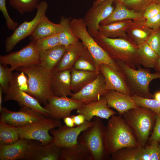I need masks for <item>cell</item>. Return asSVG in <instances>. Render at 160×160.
I'll use <instances>...</instances> for the list:
<instances>
[{
	"instance_id": "cell-24",
	"label": "cell",
	"mask_w": 160,
	"mask_h": 160,
	"mask_svg": "<svg viewBox=\"0 0 160 160\" xmlns=\"http://www.w3.org/2000/svg\"><path fill=\"white\" fill-rule=\"evenodd\" d=\"M85 47L79 41L67 47L62 58L54 70L62 71L71 69L77 60L83 53Z\"/></svg>"
},
{
	"instance_id": "cell-26",
	"label": "cell",
	"mask_w": 160,
	"mask_h": 160,
	"mask_svg": "<svg viewBox=\"0 0 160 160\" xmlns=\"http://www.w3.org/2000/svg\"><path fill=\"white\" fill-rule=\"evenodd\" d=\"M145 20H133L126 29L128 38L136 46L145 42L153 30L146 25Z\"/></svg>"
},
{
	"instance_id": "cell-8",
	"label": "cell",
	"mask_w": 160,
	"mask_h": 160,
	"mask_svg": "<svg viewBox=\"0 0 160 160\" xmlns=\"http://www.w3.org/2000/svg\"><path fill=\"white\" fill-rule=\"evenodd\" d=\"M62 126L59 119L50 117L28 125L15 128L20 139L36 140L41 142L42 145H45L50 143L53 140L49 131Z\"/></svg>"
},
{
	"instance_id": "cell-33",
	"label": "cell",
	"mask_w": 160,
	"mask_h": 160,
	"mask_svg": "<svg viewBox=\"0 0 160 160\" xmlns=\"http://www.w3.org/2000/svg\"><path fill=\"white\" fill-rule=\"evenodd\" d=\"M69 18L61 17L59 23L61 28L59 33L60 45L67 47L70 45L79 41V39L72 30Z\"/></svg>"
},
{
	"instance_id": "cell-21",
	"label": "cell",
	"mask_w": 160,
	"mask_h": 160,
	"mask_svg": "<svg viewBox=\"0 0 160 160\" xmlns=\"http://www.w3.org/2000/svg\"><path fill=\"white\" fill-rule=\"evenodd\" d=\"M109 108L115 109L120 115L138 106L131 96L114 90H109L104 95Z\"/></svg>"
},
{
	"instance_id": "cell-45",
	"label": "cell",
	"mask_w": 160,
	"mask_h": 160,
	"mask_svg": "<svg viewBox=\"0 0 160 160\" xmlns=\"http://www.w3.org/2000/svg\"><path fill=\"white\" fill-rule=\"evenodd\" d=\"M160 13V5L153 3L148 6L143 14V17L146 20Z\"/></svg>"
},
{
	"instance_id": "cell-31",
	"label": "cell",
	"mask_w": 160,
	"mask_h": 160,
	"mask_svg": "<svg viewBox=\"0 0 160 160\" xmlns=\"http://www.w3.org/2000/svg\"><path fill=\"white\" fill-rule=\"evenodd\" d=\"M59 160H92L87 148L78 143L70 147L62 148Z\"/></svg>"
},
{
	"instance_id": "cell-17",
	"label": "cell",
	"mask_w": 160,
	"mask_h": 160,
	"mask_svg": "<svg viewBox=\"0 0 160 160\" xmlns=\"http://www.w3.org/2000/svg\"><path fill=\"white\" fill-rule=\"evenodd\" d=\"M114 1L105 0L88 10L83 19L89 32L92 30L98 31L100 22L108 17L113 10V3Z\"/></svg>"
},
{
	"instance_id": "cell-11",
	"label": "cell",
	"mask_w": 160,
	"mask_h": 160,
	"mask_svg": "<svg viewBox=\"0 0 160 160\" xmlns=\"http://www.w3.org/2000/svg\"><path fill=\"white\" fill-rule=\"evenodd\" d=\"M16 74L13 77L8 88L4 92L5 102L13 100L17 102L22 107H29L43 116H49L47 109L43 107L35 98L19 88L16 80Z\"/></svg>"
},
{
	"instance_id": "cell-10",
	"label": "cell",
	"mask_w": 160,
	"mask_h": 160,
	"mask_svg": "<svg viewBox=\"0 0 160 160\" xmlns=\"http://www.w3.org/2000/svg\"><path fill=\"white\" fill-rule=\"evenodd\" d=\"M48 7L47 2L44 1H41L33 18L29 21H25L16 28L10 36L6 38L5 48L7 52L11 51L20 41L31 35L39 22L46 16Z\"/></svg>"
},
{
	"instance_id": "cell-2",
	"label": "cell",
	"mask_w": 160,
	"mask_h": 160,
	"mask_svg": "<svg viewBox=\"0 0 160 160\" xmlns=\"http://www.w3.org/2000/svg\"><path fill=\"white\" fill-rule=\"evenodd\" d=\"M116 114L108 119L105 128L106 146L110 155L124 148L139 145L132 130L122 116Z\"/></svg>"
},
{
	"instance_id": "cell-51",
	"label": "cell",
	"mask_w": 160,
	"mask_h": 160,
	"mask_svg": "<svg viewBox=\"0 0 160 160\" xmlns=\"http://www.w3.org/2000/svg\"><path fill=\"white\" fill-rule=\"evenodd\" d=\"M3 92V90L2 88L0 87V110L2 108L1 105L2 101V92Z\"/></svg>"
},
{
	"instance_id": "cell-13",
	"label": "cell",
	"mask_w": 160,
	"mask_h": 160,
	"mask_svg": "<svg viewBox=\"0 0 160 160\" xmlns=\"http://www.w3.org/2000/svg\"><path fill=\"white\" fill-rule=\"evenodd\" d=\"M84 103L68 97H58L54 95L49 97L44 108L47 110L49 116L59 119L71 116L72 111L77 110Z\"/></svg>"
},
{
	"instance_id": "cell-27",
	"label": "cell",
	"mask_w": 160,
	"mask_h": 160,
	"mask_svg": "<svg viewBox=\"0 0 160 160\" xmlns=\"http://www.w3.org/2000/svg\"><path fill=\"white\" fill-rule=\"evenodd\" d=\"M132 21L127 20L115 21L105 25H100L98 31L107 37L129 39L126 33V29Z\"/></svg>"
},
{
	"instance_id": "cell-3",
	"label": "cell",
	"mask_w": 160,
	"mask_h": 160,
	"mask_svg": "<svg viewBox=\"0 0 160 160\" xmlns=\"http://www.w3.org/2000/svg\"><path fill=\"white\" fill-rule=\"evenodd\" d=\"M156 115L152 110L138 106L121 115L132 130L139 145L145 147L153 131Z\"/></svg>"
},
{
	"instance_id": "cell-39",
	"label": "cell",
	"mask_w": 160,
	"mask_h": 160,
	"mask_svg": "<svg viewBox=\"0 0 160 160\" xmlns=\"http://www.w3.org/2000/svg\"><path fill=\"white\" fill-rule=\"evenodd\" d=\"M153 1V0H125L122 3L128 9L143 14Z\"/></svg>"
},
{
	"instance_id": "cell-35",
	"label": "cell",
	"mask_w": 160,
	"mask_h": 160,
	"mask_svg": "<svg viewBox=\"0 0 160 160\" xmlns=\"http://www.w3.org/2000/svg\"><path fill=\"white\" fill-rule=\"evenodd\" d=\"M41 0H9L10 6L23 15L37 9Z\"/></svg>"
},
{
	"instance_id": "cell-56",
	"label": "cell",
	"mask_w": 160,
	"mask_h": 160,
	"mask_svg": "<svg viewBox=\"0 0 160 160\" xmlns=\"http://www.w3.org/2000/svg\"><path fill=\"white\" fill-rule=\"evenodd\" d=\"M159 144H160V142H159Z\"/></svg>"
},
{
	"instance_id": "cell-52",
	"label": "cell",
	"mask_w": 160,
	"mask_h": 160,
	"mask_svg": "<svg viewBox=\"0 0 160 160\" xmlns=\"http://www.w3.org/2000/svg\"><path fill=\"white\" fill-rule=\"evenodd\" d=\"M105 0H95L93 2L92 7L95 6Z\"/></svg>"
},
{
	"instance_id": "cell-37",
	"label": "cell",
	"mask_w": 160,
	"mask_h": 160,
	"mask_svg": "<svg viewBox=\"0 0 160 160\" xmlns=\"http://www.w3.org/2000/svg\"><path fill=\"white\" fill-rule=\"evenodd\" d=\"M59 33L40 39H34L39 51V52L44 51L60 45Z\"/></svg>"
},
{
	"instance_id": "cell-22",
	"label": "cell",
	"mask_w": 160,
	"mask_h": 160,
	"mask_svg": "<svg viewBox=\"0 0 160 160\" xmlns=\"http://www.w3.org/2000/svg\"><path fill=\"white\" fill-rule=\"evenodd\" d=\"M31 143L30 140L20 139L11 144L0 145V160L23 159Z\"/></svg>"
},
{
	"instance_id": "cell-48",
	"label": "cell",
	"mask_w": 160,
	"mask_h": 160,
	"mask_svg": "<svg viewBox=\"0 0 160 160\" xmlns=\"http://www.w3.org/2000/svg\"><path fill=\"white\" fill-rule=\"evenodd\" d=\"M73 119L75 126H79L84 124L86 121L84 116L82 114L71 116Z\"/></svg>"
},
{
	"instance_id": "cell-55",
	"label": "cell",
	"mask_w": 160,
	"mask_h": 160,
	"mask_svg": "<svg viewBox=\"0 0 160 160\" xmlns=\"http://www.w3.org/2000/svg\"><path fill=\"white\" fill-rule=\"evenodd\" d=\"M125 0H114V2L116 3H122Z\"/></svg>"
},
{
	"instance_id": "cell-19",
	"label": "cell",
	"mask_w": 160,
	"mask_h": 160,
	"mask_svg": "<svg viewBox=\"0 0 160 160\" xmlns=\"http://www.w3.org/2000/svg\"><path fill=\"white\" fill-rule=\"evenodd\" d=\"M62 148L52 142L45 145L31 143L23 159L27 160H59Z\"/></svg>"
},
{
	"instance_id": "cell-38",
	"label": "cell",
	"mask_w": 160,
	"mask_h": 160,
	"mask_svg": "<svg viewBox=\"0 0 160 160\" xmlns=\"http://www.w3.org/2000/svg\"><path fill=\"white\" fill-rule=\"evenodd\" d=\"M131 97L139 106L149 109L156 113H160V101L154 98H147L132 95Z\"/></svg>"
},
{
	"instance_id": "cell-9",
	"label": "cell",
	"mask_w": 160,
	"mask_h": 160,
	"mask_svg": "<svg viewBox=\"0 0 160 160\" xmlns=\"http://www.w3.org/2000/svg\"><path fill=\"white\" fill-rule=\"evenodd\" d=\"M39 52L34 39L21 50L0 57V64L9 65L12 71L17 68L39 64Z\"/></svg>"
},
{
	"instance_id": "cell-47",
	"label": "cell",
	"mask_w": 160,
	"mask_h": 160,
	"mask_svg": "<svg viewBox=\"0 0 160 160\" xmlns=\"http://www.w3.org/2000/svg\"><path fill=\"white\" fill-rule=\"evenodd\" d=\"M146 25L153 30H156L160 28V13L156 16L145 20Z\"/></svg>"
},
{
	"instance_id": "cell-14",
	"label": "cell",
	"mask_w": 160,
	"mask_h": 160,
	"mask_svg": "<svg viewBox=\"0 0 160 160\" xmlns=\"http://www.w3.org/2000/svg\"><path fill=\"white\" fill-rule=\"evenodd\" d=\"M93 123V121H86L83 124L76 127H69L65 125L51 129L50 132L53 136L52 142L62 148L72 146L78 143V137L82 132Z\"/></svg>"
},
{
	"instance_id": "cell-41",
	"label": "cell",
	"mask_w": 160,
	"mask_h": 160,
	"mask_svg": "<svg viewBox=\"0 0 160 160\" xmlns=\"http://www.w3.org/2000/svg\"><path fill=\"white\" fill-rule=\"evenodd\" d=\"M159 55L160 53V28L153 30L145 41Z\"/></svg>"
},
{
	"instance_id": "cell-15",
	"label": "cell",
	"mask_w": 160,
	"mask_h": 160,
	"mask_svg": "<svg viewBox=\"0 0 160 160\" xmlns=\"http://www.w3.org/2000/svg\"><path fill=\"white\" fill-rule=\"evenodd\" d=\"M108 91L105 87L103 76L100 72L94 80L80 91L72 93L70 97L86 104L100 100Z\"/></svg>"
},
{
	"instance_id": "cell-30",
	"label": "cell",
	"mask_w": 160,
	"mask_h": 160,
	"mask_svg": "<svg viewBox=\"0 0 160 160\" xmlns=\"http://www.w3.org/2000/svg\"><path fill=\"white\" fill-rule=\"evenodd\" d=\"M137 47L140 65L146 68H155L158 63L159 55L146 42L139 44Z\"/></svg>"
},
{
	"instance_id": "cell-53",
	"label": "cell",
	"mask_w": 160,
	"mask_h": 160,
	"mask_svg": "<svg viewBox=\"0 0 160 160\" xmlns=\"http://www.w3.org/2000/svg\"><path fill=\"white\" fill-rule=\"evenodd\" d=\"M157 71H160V53L159 55V57L157 65L154 68Z\"/></svg>"
},
{
	"instance_id": "cell-4",
	"label": "cell",
	"mask_w": 160,
	"mask_h": 160,
	"mask_svg": "<svg viewBox=\"0 0 160 160\" xmlns=\"http://www.w3.org/2000/svg\"><path fill=\"white\" fill-rule=\"evenodd\" d=\"M116 62L124 76L132 95L145 98H154L153 95L150 92L149 85L153 80L160 79V71L152 73L148 69L143 68L140 66L136 70L121 61Z\"/></svg>"
},
{
	"instance_id": "cell-49",
	"label": "cell",
	"mask_w": 160,
	"mask_h": 160,
	"mask_svg": "<svg viewBox=\"0 0 160 160\" xmlns=\"http://www.w3.org/2000/svg\"><path fill=\"white\" fill-rule=\"evenodd\" d=\"M63 119L66 126L69 127H73L75 126L73 120L71 116L66 117Z\"/></svg>"
},
{
	"instance_id": "cell-43",
	"label": "cell",
	"mask_w": 160,
	"mask_h": 160,
	"mask_svg": "<svg viewBox=\"0 0 160 160\" xmlns=\"http://www.w3.org/2000/svg\"><path fill=\"white\" fill-rule=\"evenodd\" d=\"M149 152L150 160H160V144L157 141L148 143L145 146Z\"/></svg>"
},
{
	"instance_id": "cell-46",
	"label": "cell",
	"mask_w": 160,
	"mask_h": 160,
	"mask_svg": "<svg viewBox=\"0 0 160 160\" xmlns=\"http://www.w3.org/2000/svg\"><path fill=\"white\" fill-rule=\"evenodd\" d=\"M23 72L16 75L17 85L21 90L28 93L29 91L28 79Z\"/></svg>"
},
{
	"instance_id": "cell-40",
	"label": "cell",
	"mask_w": 160,
	"mask_h": 160,
	"mask_svg": "<svg viewBox=\"0 0 160 160\" xmlns=\"http://www.w3.org/2000/svg\"><path fill=\"white\" fill-rule=\"evenodd\" d=\"M12 71L10 68L0 64V84L4 92L8 88L12 79Z\"/></svg>"
},
{
	"instance_id": "cell-6",
	"label": "cell",
	"mask_w": 160,
	"mask_h": 160,
	"mask_svg": "<svg viewBox=\"0 0 160 160\" xmlns=\"http://www.w3.org/2000/svg\"><path fill=\"white\" fill-rule=\"evenodd\" d=\"M105 128L101 118L96 117L92 124L78 137V143L87 148L92 160H106L110 155L106 146Z\"/></svg>"
},
{
	"instance_id": "cell-25",
	"label": "cell",
	"mask_w": 160,
	"mask_h": 160,
	"mask_svg": "<svg viewBox=\"0 0 160 160\" xmlns=\"http://www.w3.org/2000/svg\"><path fill=\"white\" fill-rule=\"evenodd\" d=\"M115 8L111 15L101 21L100 25H105L113 22L131 20L134 21H144L146 19L143 15L129 9L122 3H116Z\"/></svg>"
},
{
	"instance_id": "cell-36",
	"label": "cell",
	"mask_w": 160,
	"mask_h": 160,
	"mask_svg": "<svg viewBox=\"0 0 160 160\" xmlns=\"http://www.w3.org/2000/svg\"><path fill=\"white\" fill-rule=\"evenodd\" d=\"M73 68L76 69L88 71L100 72L92 56L85 47L80 57L75 63Z\"/></svg>"
},
{
	"instance_id": "cell-44",
	"label": "cell",
	"mask_w": 160,
	"mask_h": 160,
	"mask_svg": "<svg viewBox=\"0 0 160 160\" xmlns=\"http://www.w3.org/2000/svg\"><path fill=\"white\" fill-rule=\"evenodd\" d=\"M153 141H160V113H156L155 124L148 143Z\"/></svg>"
},
{
	"instance_id": "cell-16",
	"label": "cell",
	"mask_w": 160,
	"mask_h": 160,
	"mask_svg": "<svg viewBox=\"0 0 160 160\" xmlns=\"http://www.w3.org/2000/svg\"><path fill=\"white\" fill-rule=\"evenodd\" d=\"M99 68L104 78L107 90H114L130 96L132 95L124 76L121 71L106 64L100 65Z\"/></svg>"
},
{
	"instance_id": "cell-20",
	"label": "cell",
	"mask_w": 160,
	"mask_h": 160,
	"mask_svg": "<svg viewBox=\"0 0 160 160\" xmlns=\"http://www.w3.org/2000/svg\"><path fill=\"white\" fill-rule=\"evenodd\" d=\"M50 85L54 95L71 96L72 93L71 86V69L53 70L51 72Z\"/></svg>"
},
{
	"instance_id": "cell-18",
	"label": "cell",
	"mask_w": 160,
	"mask_h": 160,
	"mask_svg": "<svg viewBox=\"0 0 160 160\" xmlns=\"http://www.w3.org/2000/svg\"><path fill=\"white\" fill-rule=\"evenodd\" d=\"M76 113L83 114L86 121H91L95 116L108 119L112 115L116 114L108 107L104 96L98 100L84 104L76 110Z\"/></svg>"
},
{
	"instance_id": "cell-34",
	"label": "cell",
	"mask_w": 160,
	"mask_h": 160,
	"mask_svg": "<svg viewBox=\"0 0 160 160\" xmlns=\"http://www.w3.org/2000/svg\"><path fill=\"white\" fill-rule=\"evenodd\" d=\"M19 135L15 127L0 122V145H9L17 141Z\"/></svg>"
},
{
	"instance_id": "cell-12",
	"label": "cell",
	"mask_w": 160,
	"mask_h": 160,
	"mask_svg": "<svg viewBox=\"0 0 160 160\" xmlns=\"http://www.w3.org/2000/svg\"><path fill=\"white\" fill-rule=\"evenodd\" d=\"M0 121L19 127L28 125L44 119V116L31 108L23 106L18 111H13L2 107Z\"/></svg>"
},
{
	"instance_id": "cell-28",
	"label": "cell",
	"mask_w": 160,
	"mask_h": 160,
	"mask_svg": "<svg viewBox=\"0 0 160 160\" xmlns=\"http://www.w3.org/2000/svg\"><path fill=\"white\" fill-rule=\"evenodd\" d=\"M112 160H150L149 153L140 145L121 149L111 155Z\"/></svg>"
},
{
	"instance_id": "cell-42",
	"label": "cell",
	"mask_w": 160,
	"mask_h": 160,
	"mask_svg": "<svg viewBox=\"0 0 160 160\" xmlns=\"http://www.w3.org/2000/svg\"><path fill=\"white\" fill-rule=\"evenodd\" d=\"M6 1V0H0V10L5 18L8 30L14 31L19 26L18 23L14 22L10 17L7 9Z\"/></svg>"
},
{
	"instance_id": "cell-7",
	"label": "cell",
	"mask_w": 160,
	"mask_h": 160,
	"mask_svg": "<svg viewBox=\"0 0 160 160\" xmlns=\"http://www.w3.org/2000/svg\"><path fill=\"white\" fill-rule=\"evenodd\" d=\"M71 26L88 51L97 67L102 64L109 65L120 71L116 62L97 43L89 33L87 27L81 18H74L70 20Z\"/></svg>"
},
{
	"instance_id": "cell-54",
	"label": "cell",
	"mask_w": 160,
	"mask_h": 160,
	"mask_svg": "<svg viewBox=\"0 0 160 160\" xmlns=\"http://www.w3.org/2000/svg\"><path fill=\"white\" fill-rule=\"evenodd\" d=\"M153 3H156L160 5V0H153Z\"/></svg>"
},
{
	"instance_id": "cell-5",
	"label": "cell",
	"mask_w": 160,
	"mask_h": 160,
	"mask_svg": "<svg viewBox=\"0 0 160 160\" xmlns=\"http://www.w3.org/2000/svg\"><path fill=\"white\" fill-rule=\"evenodd\" d=\"M16 70L23 72L28 76V94L36 99L39 103L47 104L48 98L54 95L50 85L51 72L39 64L21 67Z\"/></svg>"
},
{
	"instance_id": "cell-29",
	"label": "cell",
	"mask_w": 160,
	"mask_h": 160,
	"mask_svg": "<svg viewBox=\"0 0 160 160\" xmlns=\"http://www.w3.org/2000/svg\"><path fill=\"white\" fill-rule=\"evenodd\" d=\"M100 72L71 69V86L72 92L76 93L94 80Z\"/></svg>"
},
{
	"instance_id": "cell-23",
	"label": "cell",
	"mask_w": 160,
	"mask_h": 160,
	"mask_svg": "<svg viewBox=\"0 0 160 160\" xmlns=\"http://www.w3.org/2000/svg\"><path fill=\"white\" fill-rule=\"evenodd\" d=\"M67 49L59 45L48 50L39 52V65L52 72L60 62Z\"/></svg>"
},
{
	"instance_id": "cell-1",
	"label": "cell",
	"mask_w": 160,
	"mask_h": 160,
	"mask_svg": "<svg viewBox=\"0 0 160 160\" xmlns=\"http://www.w3.org/2000/svg\"><path fill=\"white\" fill-rule=\"evenodd\" d=\"M97 43L113 60L121 61L136 69L140 66L137 46L128 39L106 37L98 31L89 32Z\"/></svg>"
},
{
	"instance_id": "cell-50",
	"label": "cell",
	"mask_w": 160,
	"mask_h": 160,
	"mask_svg": "<svg viewBox=\"0 0 160 160\" xmlns=\"http://www.w3.org/2000/svg\"><path fill=\"white\" fill-rule=\"evenodd\" d=\"M154 95V99L160 101V91L156 92Z\"/></svg>"
},
{
	"instance_id": "cell-32",
	"label": "cell",
	"mask_w": 160,
	"mask_h": 160,
	"mask_svg": "<svg viewBox=\"0 0 160 160\" xmlns=\"http://www.w3.org/2000/svg\"><path fill=\"white\" fill-rule=\"evenodd\" d=\"M61 28L59 23L51 22L46 16L39 22L31 35L33 39L38 40L58 33Z\"/></svg>"
}]
</instances>
